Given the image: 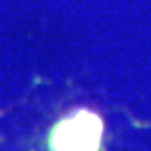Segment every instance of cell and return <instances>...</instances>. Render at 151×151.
Masks as SVG:
<instances>
[{
    "label": "cell",
    "mask_w": 151,
    "mask_h": 151,
    "mask_svg": "<svg viewBox=\"0 0 151 151\" xmlns=\"http://www.w3.org/2000/svg\"><path fill=\"white\" fill-rule=\"evenodd\" d=\"M104 121L92 109H76L52 126L47 136L49 151H99Z\"/></svg>",
    "instance_id": "cell-1"
}]
</instances>
